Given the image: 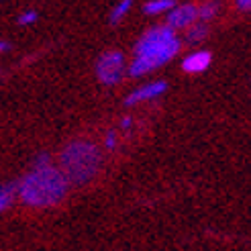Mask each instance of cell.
<instances>
[{
	"label": "cell",
	"instance_id": "1",
	"mask_svg": "<svg viewBox=\"0 0 251 251\" xmlns=\"http://www.w3.org/2000/svg\"><path fill=\"white\" fill-rule=\"evenodd\" d=\"M68 180L55 166L47 168H33L17 182V196L23 204L45 208L55 206L68 194Z\"/></svg>",
	"mask_w": 251,
	"mask_h": 251
},
{
	"label": "cell",
	"instance_id": "2",
	"mask_svg": "<svg viewBox=\"0 0 251 251\" xmlns=\"http://www.w3.org/2000/svg\"><path fill=\"white\" fill-rule=\"evenodd\" d=\"M180 45L182 43L176 31H172L166 25L149 29L135 43V55L129 64V74L131 76H143L147 72L166 66L180 51Z\"/></svg>",
	"mask_w": 251,
	"mask_h": 251
},
{
	"label": "cell",
	"instance_id": "3",
	"mask_svg": "<svg viewBox=\"0 0 251 251\" xmlns=\"http://www.w3.org/2000/svg\"><path fill=\"white\" fill-rule=\"evenodd\" d=\"M102 166L100 149L86 139L70 141L59 153V172L72 186H86L96 178Z\"/></svg>",
	"mask_w": 251,
	"mask_h": 251
},
{
	"label": "cell",
	"instance_id": "4",
	"mask_svg": "<svg viewBox=\"0 0 251 251\" xmlns=\"http://www.w3.org/2000/svg\"><path fill=\"white\" fill-rule=\"evenodd\" d=\"M96 78L104 86H117L125 78V55L117 49L104 51L96 59Z\"/></svg>",
	"mask_w": 251,
	"mask_h": 251
},
{
	"label": "cell",
	"instance_id": "5",
	"mask_svg": "<svg viewBox=\"0 0 251 251\" xmlns=\"http://www.w3.org/2000/svg\"><path fill=\"white\" fill-rule=\"evenodd\" d=\"M198 21V6L196 4H176L166 17V27L172 31L190 29Z\"/></svg>",
	"mask_w": 251,
	"mask_h": 251
},
{
	"label": "cell",
	"instance_id": "6",
	"mask_svg": "<svg viewBox=\"0 0 251 251\" xmlns=\"http://www.w3.org/2000/svg\"><path fill=\"white\" fill-rule=\"evenodd\" d=\"M168 90V82L166 80H157V82H151V84H145L141 88L133 90L127 98H125V104L127 106H133L137 102H143V100H153L157 96H161Z\"/></svg>",
	"mask_w": 251,
	"mask_h": 251
},
{
	"label": "cell",
	"instance_id": "7",
	"mask_svg": "<svg viewBox=\"0 0 251 251\" xmlns=\"http://www.w3.org/2000/svg\"><path fill=\"white\" fill-rule=\"evenodd\" d=\"M212 61V55L210 51H194L190 55H186L184 61H182V70L188 72V74H202L208 70Z\"/></svg>",
	"mask_w": 251,
	"mask_h": 251
},
{
	"label": "cell",
	"instance_id": "8",
	"mask_svg": "<svg viewBox=\"0 0 251 251\" xmlns=\"http://www.w3.org/2000/svg\"><path fill=\"white\" fill-rule=\"evenodd\" d=\"M17 198V182H2L0 184V212L12 206Z\"/></svg>",
	"mask_w": 251,
	"mask_h": 251
},
{
	"label": "cell",
	"instance_id": "9",
	"mask_svg": "<svg viewBox=\"0 0 251 251\" xmlns=\"http://www.w3.org/2000/svg\"><path fill=\"white\" fill-rule=\"evenodd\" d=\"M131 6H133V2H131V0H123V2H119L117 6H112L110 15H108V21H110V25H119V23H121L125 17L129 15Z\"/></svg>",
	"mask_w": 251,
	"mask_h": 251
},
{
	"label": "cell",
	"instance_id": "10",
	"mask_svg": "<svg viewBox=\"0 0 251 251\" xmlns=\"http://www.w3.org/2000/svg\"><path fill=\"white\" fill-rule=\"evenodd\" d=\"M176 6L174 0H151L143 6L145 15H159V12H170Z\"/></svg>",
	"mask_w": 251,
	"mask_h": 251
},
{
	"label": "cell",
	"instance_id": "11",
	"mask_svg": "<svg viewBox=\"0 0 251 251\" xmlns=\"http://www.w3.org/2000/svg\"><path fill=\"white\" fill-rule=\"evenodd\" d=\"M208 29H206V25L204 23H194L190 29H188V41L190 43H200L206 37Z\"/></svg>",
	"mask_w": 251,
	"mask_h": 251
},
{
	"label": "cell",
	"instance_id": "12",
	"mask_svg": "<svg viewBox=\"0 0 251 251\" xmlns=\"http://www.w3.org/2000/svg\"><path fill=\"white\" fill-rule=\"evenodd\" d=\"M217 12H219V4H215V2L202 4V6H198V19H200V23L206 25L210 19L217 17Z\"/></svg>",
	"mask_w": 251,
	"mask_h": 251
},
{
	"label": "cell",
	"instance_id": "13",
	"mask_svg": "<svg viewBox=\"0 0 251 251\" xmlns=\"http://www.w3.org/2000/svg\"><path fill=\"white\" fill-rule=\"evenodd\" d=\"M37 19H39V12H37L35 8H29V10H23V12H21L19 19H17V23L21 25V27H29V25L37 23Z\"/></svg>",
	"mask_w": 251,
	"mask_h": 251
},
{
	"label": "cell",
	"instance_id": "14",
	"mask_svg": "<svg viewBox=\"0 0 251 251\" xmlns=\"http://www.w3.org/2000/svg\"><path fill=\"white\" fill-rule=\"evenodd\" d=\"M47 166H53V164H51V155L45 153V151L33 159V168H47Z\"/></svg>",
	"mask_w": 251,
	"mask_h": 251
},
{
	"label": "cell",
	"instance_id": "15",
	"mask_svg": "<svg viewBox=\"0 0 251 251\" xmlns=\"http://www.w3.org/2000/svg\"><path fill=\"white\" fill-rule=\"evenodd\" d=\"M104 145H106V149H115V147H117V133H115V131H108V133H106Z\"/></svg>",
	"mask_w": 251,
	"mask_h": 251
},
{
	"label": "cell",
	"instance_id": "16",
	"mask_svg": "<svg viewBox=\"0 0 251 251\" xmlns=\"http://www.w3.org/2000/svg\"><path fill=\"white\" fill-rule=\"evenodd\" d=\"M237 8L239 10H251V0H237Z\"/></svg>",
	"mask_w": 251,
	"mask_h": 251
},
{
	"label": "cell",
	"instance_id": "17",
	"mask_svg": "<svg viewBox=\"0 0 251 251\" xmlns=\"http://www.w3.org/2000/svg\"><path fill=\"white\" fill-rule=\"evenodd\" d=\"M8 49H10V43H8V41H4V39H0V53L8 51Z\"/></svg>",
	"mask_w": 251,
	"mask_h": 251
},
{
	"label": "cell",
	"instance_id": "18",
	"mask_svg": "<svg viewBox=\"0 0 251 251\" xmlns=\"http://www.w3.org/2000/svg\"><path fill=\"white\" fill-rule=\"evenodd\" d=\"M121 127H123V129H129V127H131V119H129V117H125L123 123H121Z\"/></svg>",
	"mask_w": 251,
	"mask_h": 251
}]
</instances>
